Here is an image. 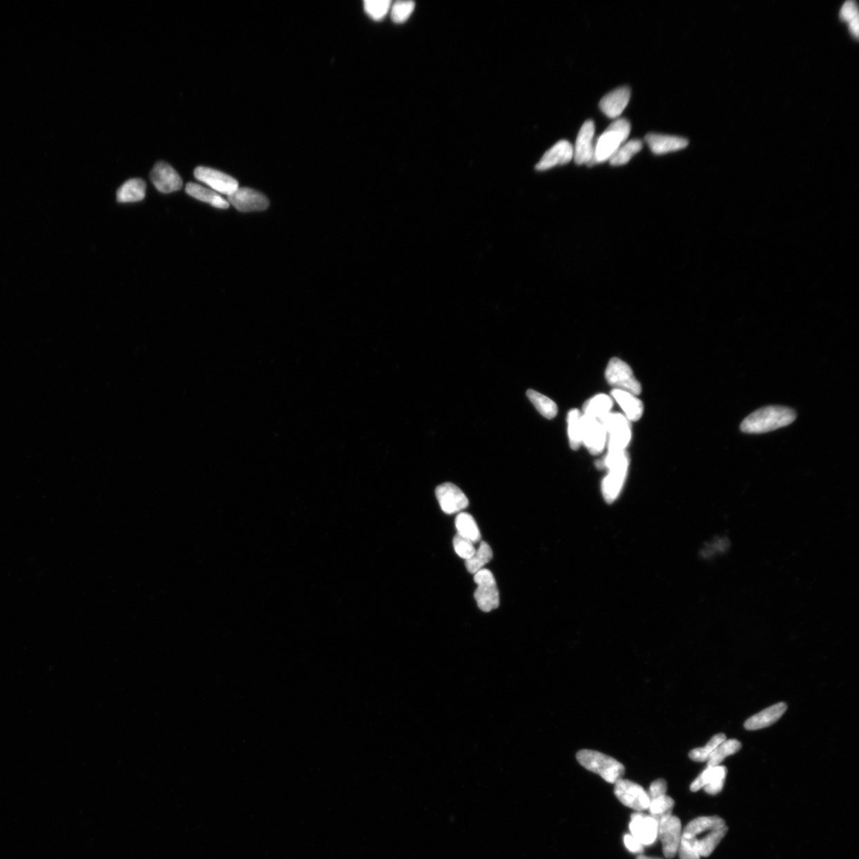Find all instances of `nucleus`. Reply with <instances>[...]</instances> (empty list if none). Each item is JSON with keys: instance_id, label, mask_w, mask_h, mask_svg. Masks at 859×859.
Listing matches in <instances>:
<instances>
[{"instance_id": "obj_1", "label": "nucleus", "mask_w": 859, "mask_h": 859, "mask_svg": "<svg viewBox=\"0 0 859 859\" xmlns=\"http://www.w3.org/2000/svg\"><path fill=\"white\" fill-rule=\"evenodd\" d=\"M797 414L791 408L782 406L762 407L751 414L741 424V431L747 434H762L775 431L793 423Z\"/></svg>"}, {"instance_id": "obj_2", "label": "nucleus", "mask_w": 859, "mask_h": 859, "mask_svg": "<svg viewBox=\"0 0 859 859\" xmlns=\"http://www.w3.org/2000/svg\"><path fill=\"white\" fill-rule=\"evenodd\" d=\"M601 463L602 468L609 470L602 481L601 492L605 501L611 504L619 496L624 485L630 466V456L626 450H609Z\"/></svg>"}, {"instance_id": "obj_3", "label": "nucleus", "mask_w": 859, "mask_h": 859, "mask_svg": "<svg viewBox=\"0 0 859 859\" xmlns=\"http://www.w3.org/2000/svg\"><path fill=\"white\" fill-rule=\"evenodd\" d=\"M630 132L631 125L626 119H617L612 122L595 143L592 166L609 161L626 143Z\"/></svg>"}, {"instance_id": "obj_4", "label": "nucleus", "mask_w": 859, "mask_h": 859, "mask_svg": "<svg viewBox=\"0 0 859 859\" xmlns=\"http://www.w3.org/2000/svg\"><path fill=\"white\" fill-rule=\"evenodd\" d=\"M579 763L585 769L593 772L611 784H615L624 776L626 769L614 757L599 751L582 750L576 755Z\"/></svg>"}, {"instance_id": "obj_5", "label": "nucleus", "mask_w": 859, "mask_h": 859, "mask_svg": "<svg viewBox=\"0 0 859 859\" xmlns=\"http://www.w3.org/2000/svg\"><path fill=\"white\" fill-rule=\"evenodd\" d=\"M600 423L604 427L609 450H626L632 436L630 421L620 413H609Z\"/></svg>"}, {"instance_id": "obj_6", "label": "nucleus", "mask_w": 859, "mask_h": 859, "mask_svg": "<svg viewBox=\"0 0 859 859\" xmlns=\"http://www.w3.org/2000/svg\"><path fill=\"white\" fill-rule=\"evenodd\" d=\"M474 582L478 588L474 592V599L479 609L490 612L499 608L500 605L499 590L497 589L494 575L488 569H481L474 575Z\"/></svg>"}, {"instance_id": "obj_7", "label": "nucleus", "mask_w": 859, "mask_h": 859, "mask_svg": "<svg viewBox=\"0 0 859 859\" xmlns=\"http://www.w3.org/2000/svg\"><path fill=\"white\" fill-rule=\"evenodd\" d=\"M606 378L609 384L619 389L637 396L641 394V386L635 378L630 366L618 358H612L606 371Z\"/></svg>"}, {"instance_id": "obj_8", "label": "nucleus", "mask_w": 859, "mask_h": 859, "mask_svg": "<svg viewBox=\"0 0 859 859\" xmlns=\"http://www.w3.org/2000/svg\"><path fill=\"white\" fill-rule=\"evenodd\" d=\"M615 784V794L622 804L637 813L648 809L650 799L640 784L623 778L618 780Z\"/></svg>"}, {"instance_id": "obj_9", "label": "nucleus", "mask_w": 859, "mask_h": 859, "mask_svg": "<svg viewBox=\"0 0 859 859\" xmlns=\"http://www.w3.org/2000/svg\"><path fill=\"white\" fill-rule=\"evenodd\" d=\"M682 834V824L678 817L672 815L659 822L658 838L662 842L665 858L671 859L677 855Z\"/></svg>"}, {"instance_id": "obj_10", "label": "nucleus", "mask_w": 859, "mask_h": 859, "mask_svg": "<svg viewBox=\"0 0 859 859\" xmlns=\"http://www.w3.org/2000/svg\"><path fill=\"white\" fill-rule=\"evenodd\" d=\"M195 176L198 181L211 187L213 191L225 195H232L239 188L238 182L233 177L209 167H197Z\"/></svg>"}, {"instance_id": "obj_11", "label": "nucleus", "mask_w": 859, "mask_h": 859, "mask_svg": "<svg viewBox=\"0 0 859 859\" xmlns=\"http://www.w3.org/2000/svg\"><path fill=\"white\" fill-rule=\"evenodd\" d=\"M228 202L243 213L264 211L269 206L268 198L250 188H238L228 196Z\"/></svg>"}, {"instance_id": "obj_12", "label": "nucleus", "mask_w": 859, "mask_h": 859, "mask_svg": "<svg viewBox=\"0 0 859 859\" xmlns=\"http://www.w3.org/2000/svg\"><path fill=\"white\" fill-rule=\"evenodd\" d=\"M595 125L589 119L581 128L574 148V160L576 164L592 166L594 160Z\"/></svg>"}, {"instance_id": "obj_13", "label": "nucleus", "mask_w": 859, "mask_h": 859, "mask_svg": "<svg viewBox=\"0 0 859 859\" xmlns=\"http://www.w3.org/2000/svg\"><path fill=\"white\" fill-rule=\"evenodd\" d=\"M606 440V432L600 421L582 414V443L589 452L593 455L601 454L604 452Z\"/></svg>"}, {"instance_id": "obj_14", "label": "nucleus", "mask_w": 859, "mask_h": 859, "mask_svg": "<svg viewBox=\"0 0 859 859\" xmlns=\"http://www.w3.org/2000/svg\"><path fill=\"white\" fill-rule=\"evenodd\" d=\"M436 496L441 509L447 514L462 511L469 505V500L464 492L452 483L438 485L436 490Z\"/></svg>"}, {"instance_id": "obj_15", "label": "nucleus", "mask_w": 859, "mask_h": 859, "mask_svg": "<svg viewBox=\"0 0 859 859\" xmlns=\"http://www.w3.org/2000/svg\"><path fill=\"white\" fill-rule=\"evenodd\" d=\"M658 822L649 815L633 813L630 823L631 835L644 846H651L658 839Z\"/></svg>"}, {"instance_id": "obj_16", "label": "nucleus", "mask_w": 859, "mask_h": 859, "mask_svg": "<svg viewBox=\"0 0 859 859\" xmlns=\"http://www.w3.org/2000/svg\"><path fill=\"white\" fill-rule=\"evenodd\" d=\"M151 180L157 190L164 193L180 191L183 185L177 172L165 162H157L151 172Z\"/></svg>"}, {"instance_id": "obj_17", "label": "nucleus", "mask_w": 859, "mask_h": 859, "mask_svg": "<svg viewBox=\"0 0 859 859\" xmlns=\"http://www.w3.org/2000/svg\"><path fill=\"white\" fill-rule=\"evenodd\" d=\"M726 773L727 769L725 766H707L691 784L690 789L691 792H697L701 789H704L705 792L710 795L719 794L724 789Z\"/></svg>"}, {"instance_id": "obj_18", "label": "nucleus", "mask_w": 859, "mask_h": 859, "mask_svg": "<svg viewBox=\"0 0 859 859\" xmlns=\"http://www.w3.org/2000/svg\"><path fill=\"white\" fill-rule=\"evenodd\" d=\"M574 158V146L568 140H560L543 155L536 166L539 171L568 164Z\"/></svg>"}, {"instance_id": "obj_19", "label": "nucleus", "mask_w": 859, "mask_h": 859, "mask_svg": "<svg viewBox=\"0 0 859 859\" xmlns=\"http://www.w3.org/2000/svg\"><path fill=\"white\" fill-rule=\"evenodd\" d=\"M631 96L630 88L622 86L606 94L601 99L599 108L606 116L610 118H617L624 112Z\"/></svg>"}, {"instance_id": "obj_20", "label": "nucleus", "mask_w": 859, "mask_h": 859, "mask_svg": "<svg viewBox=\"0 0 859 859\" xmlns=\"http://www.w3.org/2000/svg\"><path fill=\"white\" fill-rule=\"evenodd\" d=\"M646 142L656 155H663L677 151L687 148L689 141L679 136L667 135L656 133L646 135Z\"/></svg>"}, {"instance_id": "obj_21", "label": "nucleus", "mask_w": 859, "mask_h": 859, "mask_svg": "<svg viewBox=\"0 0 859 859\" xmlns=\"http://www.w3.org/2000/svg\"><path fill=\"white\" fill-rule=\"evenodd\" d=\"M728 831L726 825L716 827L700 833L695 837H688L693 840L696 849L701 857H708L715 850L717 845L724 840ZM683 836V835H682Z\"/></svg>"}, {"instance_id": "obj_22", "label": "nucleus", "mask_w": 859, "mask_h": 859, "mask_svg": "<svg viewBox=\"0 0 859 859\" xmlns=\"http://www.w3.org/2000/svg\"><path fill=\"white\" fill-rule=\"evenodd\" d=\"M787 710V705L779 703L759 712L745 722V728L748 731L763 729L777 722Z\"/></svg>"}, {"instance_id": "obj_23", "label": "nucleus", "mask_w": 859, "mask_h": 859, "mask_svg": "<svg viewBox=\"0 0 859 859\" xmlns=\"http://www.w3.org/2000/svg\"><path fill=\"white\" fill-rule=\"evenodd\" d=\"M611 395L622 408V410L624 411L626 417L628 421H637L640 420L644 412V405L636 396L630 394V392L619 389L612 390Z\"/></svg>"}, {"instance_id": "obj_24", "label": "nucleus", "mask_w": 859, "mask_h": 859, "mask_svg": "<svg viewBox=\"0 0 859 859\" xmlns=\"http://www.w3.org/2000/svg\"><path fill=\"white\" fill-rule=\"evenodd\" d=\"M186 192L189 195L197 200L206 202L209 205L218 209H228L229 203L217 192H215L196 183L189 182L186 186Z\"/></svg>"}, {"instance_id": "obj_25", "label": "nucleus", "mask_w": 859, "mask_h": 859, "mask_svg": "<svg viewBox=\"0 0 859 859\" xmlns=\"http://www.w3.org/2000/svg\"><path fill=\"white\" fill-rule=\"evenodd\" d=\"M146 183L141 179L130 180L119 188L117 193L119 203L137 202L146 196Z\"/></svg>"}, {"instance_id": "obj_26", "label": "nucleus", "mask_w": 859, "mask_h": 859, "mask_svg": "<svg viewBox=\"0 0 859 859\" xmlns=\"http://www.w3.org/2000/svg\"><path fill=\"white\" fill-rule=\"evenodd\" d=\"M612 405L614 403L610 396L597 395L584 403L583 415L601 421L610 413Z\"/></svg>"}, {"instance_id": "obj_27", "label": "nucleus", "mask_w": 859, "mask_h": 859, "mask_svg": "<svg viewBox=\"0 0 859 859\" xmlns=\"http://www.w3.org/2000/svg\"><path fill=\"white\" fill-rule=\"evenodd\" d=\"M726 825L725 821L719 816H702L696 818L686 826L683 836L695 837L707 830L714 829Z\"/></svg>"}, {"instance_id": "obj_28", "label": "nucleus", "mask_w": 859, "mask_h": 859, "mask_svg": "<svg viewBox=\"0 0 859 859\" xmlns=\"http://www.w3.org/2000/svg\"><path fill=\"white\" fill-rule=\"evenodd\" d=\"M458 533L472 543L481 541L479 528L474 517L467 512H460L455 520Z\"/></svg>"}, {"instance_id": "obj_29", "label": "nucleus", "mask_w": 859, "mask_h": 859, "mask_svg": "<svg viewBox=\"0 0 859 859\" xmlns=\"http://www.w3.org/2000/svg\"><path fill=\"white\" fill-rule=\"evenodd\" d=\"M741 748L742 744L740 741L726 740L712 752L708 759H707V766L714 767L720 766V764L724 762L726 757L737 753L741 750Z\"/></svg>"}, {"instance_id": "obj_30", "label": "nucleus", "mask_w": 859, "mask_h": 859, "mask_svg": "<svg viewBox=\"0 0 859 859\" xmlns=\"http://www.w3.org/2000/svg\"><path fill=\"white\" fill-rule=\"evenodd\" d=\"M675 801L666 794L650 799L648 810L650 815L658 822L672 815Z\"/></svg>"}, {"instance_id": "obj_31", "label": "nucleus", "mask_w": 859, "mask_h": 859, "mask_svg": "<svg viewBox=\"0 0 859 859\" xmlns=\"http://www.w3.org/2000/svg\"><path fill=\"white\" fill-rule=\"evenodd\" d=\"M527 396L543 417L552 420L557 416L558 412L557 403L548 397L532 389L527 392Z\"/></svg>"}, {"instance_id": "obj_32", "label": "nucleus", "mask_w": 859, "mask_h": 859, "mask_svg": "<svg viewBox=\"0 0 859 859\" xmlns=\"http://www.w3.org/2000/svg\"><path fill=\"white\" fill-rule=\"evenodd\" d=\"M492 559V551L485 541L481 543L478 551L472 557L465 560V567L470 574H476L483 569L484 566L490 563Z\"/></svg>"}, {"instance_id": "obj_33", "label": "nucleus", "mask_w": 859, "mask_h": 859, "mask_svg": "<svg viewBox=\"0 0 859 859\" xmlns=\"http://www.w3.org/2000/svg\"><path fill=\"white\" fill-rule=\"evenodd\" d=\"M643 148L642 141L632 139L623 144L617 153L609 160L612 166H622L628 164L633 156L641 151Z\"/></svg>"}, {"instance_id": "obj_34", "label": "nucleus", "mask_w": 859, "mask_h": 859, "mask_svg": "<svg viewBox=\"0 0 859 859\" xmlns=\"http://www.w3.org/2000/svg\"><path fill=\"white\" fill-rule=\"evenodd\" d=\"M568 436L570 446L577 450L582 445V413L573 409L568 414Z\"/></svg>"}, {"instance_id": "obj_35", "label": "nucleus", "mask_w": 859, "mask_h": 859, "mask_svg": "<svg viewBox=\"0 0 859 859\" xmlns=\"http://www.w3.org/2000/svg\"><path fill=\"white\" fill-rule=\"evenodd\" d=\"M726 740V736L724 734H717L712 737L704 747L694 749L691 751L689 753V757L696 762H706L712 752Z\"/></svg>"}, {"instance_id": "obj_36", "label": "nucleus", "mask_w": 859, "mask_h": 859, "mask_svg": "<svg viewBox=\"0 0 859 859\" xmlns=\"http://www.w3.org/2000/svg\"><path fill=\"white\" fill-rule=\"evenodd\" d=\"M391 4L390 0H366L364 2V8L370 18L378 21L386 17Z\"/></svg>"}, {"instance_id": "obj_37", "label": "nucleus", "mask_w": 859, "mask_h": 859, "mask_svg": "<svg viewBox=\"0 0 859 859\" xmlns=\"http://www.w3.org/2000/svg\"><path fill=\"white\" fill-rule=\"evenodd\" d=\"M413 1H397L392 7L391 18L394 23L400 24L406 22L415 9Z\"/></svg>"}, {"instance_id": "obj_38", "label": "nucleus", "mask_w": 859, "mask_h": 859, "mask_svg": "<svg viewBox=\"0 0 859 859\" xmlns=\"http://www.w3.org/2000/svg\"><path fill=\"white\" fill-rule=\"evenodd\" d=\"M453 544L455 552L465 560L472 557L476 552L474 543L459 535V533L454 537Z\"/></svg>"}, {"instance_id": "obj_39", "label": "nucleus", "mask_w": 859, "mask_h": 859, "mask_svg": "<svg viewBox=\"0 0 859 859\" xmlns=\"http://www.w3.org/2000/svg\"><path fill=\"white\" fill-rule=\"evenodd\" d=\"M677 853L679 859H700L701 858L693 840L684 836L681 839Z\"/></svg>"}, {"instance_id": "obj_40", "label": "nucleus", "mask_w": 859, "mask_h": 859, "mask_svg": "<svg viewBox=\"0 0 859 859\" xmlns=\"http://www.w3.org/2000/svg\"><path fill=\"white\" fill-rule=\"evenodd\" d=\"M858 18V7L855 1L845 2L840 10V19L850 23L851 21Z\"/></svg>"}, {"instance_id": "obj_41", "label": "nucleus", "mask_w": 859, "mask_h": 859, "mask_svg": "<svg viewBox=\"0 0 859 859\" xmlns=\"http://www.w3.org/2000/svg\"><path fill=\"white\" fill-rule=\"evenodd\" d=\"M667 782L664 779H658L655 780L649 787L648 797L649 799L659 797V795H665L667 793Z\"/></svg>"}, {"instance_id": "obj_42", "label": "nucleus", "mask_w": 859, "mask_h": 859, "mask_svg": "<svg viewBox=\"0 0 859 859\" xmlns=\"http://www.w3.org/2000/svg\"><path fill=\"white\" fill-rule=\"evenodd\" d=\"M624 843L628 851L636 853V855H642L644 846L631 834L625 836Z\"/></svg>"}, {"instance_id": "obj_43", "label": "nucleus", "mask_w": 859, "mask_h": 859, "mask_svg": "<svg viewBox=\"0 0 859 859\" xmlns=\"http://www.w3.org/2000/svg\"><path fill=\"white\" fill-rule=\"evenodd\" d=\"M637 859H663V858H656V857H648V856H643V855H639V856H637Z\"/></svg>"}]
</instances>
